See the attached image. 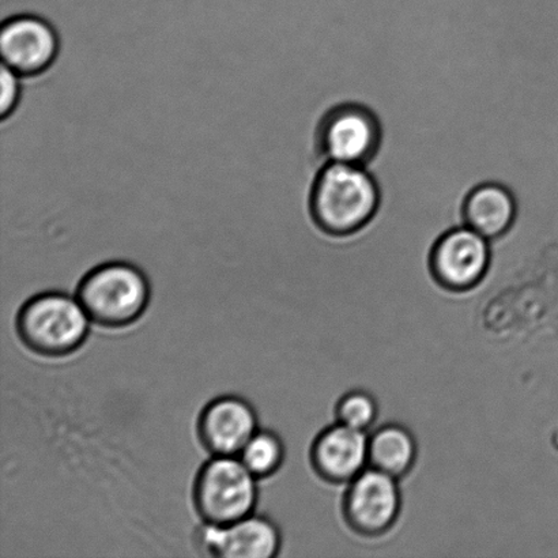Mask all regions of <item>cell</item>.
<instances>
[{
	"label": "cell",
	"instance_id": "cell-12",
	"mask_svg": "<svg viewBox=\"0 0 558 558\" xmlns=\"http://www.w3.org/2000/svg\"><path fill=\"white\" fill-rule=\"evenodd\" d=\"M518 199L510 185L486 182L470 191L463 206L464 226L490 242L506 236L515 226Z\"/></svg>",
	"mask_w": 558,
	"mask_h": 558
},
{
	"label": "cell",
	"instance_id": "cell-10",
	"mask_svg": "<svg viewBox=\"0 0 558 558\" xmlns=\"http://www.w3.org/2000/svg\"><path fill=\"white\" fill-rule=\"evenodd\" d=\"M369 432L337 423L323 429L312 442L311 466L327 484H349L369 468Z\"/></svg>",
	"mask_w": 558,
	"mask_h": 558
},
{
	"label": "cell",
	"instance_id": "cell-9",
	"mask_svg": "<svg viewBox=\"0 0 558 558\" xmlns=\"http://www.w3.org/2000/svg\"><path fill=\"white\" fill-rule=\"evenodd\" d=\"M59 52L57 32L36 15H15L0 29L3 64L21 76H33L51 68Z\"/></svg>",
	"mask_w": 558,
	"mask_h": 558
},
{
	"label": "cell",
	"instance_id": "cell-6",
	"mask_svg": "<svg viewBox=\"0 0 558 558\" xmlns=\"http://www.w3.org/2000/svg\"><path fill=\"white\" fill-rule=\"evenodd\" d=\"M492 243L468 226L448 229L430 248L428 270L432 278L452 293H466L480 287L490 270Z\"/></svg>",
	"mask_w": 558,
	"mask_h": 558
},
{
	"label": "cell",
	"instance_id": "cell-16",
	"mask_svg": "<svg viewBox=\"0 0 558 558\" xmlns=\"http://www.w3.org/2000/svg\"><path fill=\"white\" fill-rule=\"evenodd\" d=\"M15 71L2 65V73H0V86H2V95H0V117L2 119L9 118L19 106L21 97V81Z\"/></svg>",
	"mask_w": 558,
	"mask_h": 558
},
{
	"label": "cell",
	"instance_id": "cell-4",
	"mask_svg": "<svg viewBox=\"0 0 558 558\" xmlns=\"http://www.w3.org/2000/svg\"><path fill=\"white\" fill-rule=\"evenodd\" d=\"M239 457H215L196 475L194 506L204 523L223 526L253 515L258 484Z\"/></svg>",
	"mask_w": 558,
	"mask_h": 558
},
{
	"label": "cell",
	"instance_id": "cell-13",
	"mask_svg": "<svg viewBox=\"0 0 558 558\" xmlns=\"http://www.w3.org/2000/svg\"><path fill=\"white\" fill-rule=\"evenodd\" d=\"M369 468L401 480L412 472L418 446L412 430L401 424H386L369 434Z\"/></svg>",
	"mask_w": 558,
	"mask_h": 558
},
{
	"label": "cell",
	"instance_id": "cell-3",
	"mask_svg": "<svg viewBox=\"0 0 558 558\" xmlns=\"http://www.w3.org/2000/svg\"><path fill=\"white\" fill-rule=\"evenodd\" d=\"M75 298L92 323L104 328L134 325L150 301V284L138 267L109 262L81 279Z\"/></svg>",
	"mask_w": 558,
	"mask_h": 558
},
{
	"label": "cell",
	"instance_id": "cell-11",
	"mask_svg": "<svg viewBox=\"0 0 558 558\" xmlns=\"http://www.w3.org/2000/svg\"><path fill=\"white\" fill-rule=\"evenodd\" d=\"M256 430L253 404L236 396L213 399L198 420L199 440L213 457H239Z\"/></svg>",
	"mask_w": 558,
	"mask_h": 558
},
{
	"label": "cell",
	"instance_id": "cell-15",
	"mask_svg": "<svg viewBox=\"0 0 558 558\" xmlns=\"http://www.w3.org/2000/svg\"><path fill=\"white\" fill-rule=\"evenodd\" d=\"M379 417V403L371 392L352 390L344 392L336 404V421L349 428L368 432Z\"/></svg>",
	"mask_w": 558,
	"mask_h": 558
},
{
	"label": "cell",
	"instance_id": "cell-5",
	"mask_svg": "<svg viewBox=\"0 0 558 558\" xmlns=\"http://www.w3.org/2000/svg\"><path fill=\"white\" fill-rule=\"evenodd\" d=\"M381 133L380 118L374 108L344 101L323 114L317 145L326 162L366 166L379 150Z\"/></svg>",
	"mask_w": 558,
	"mask_h": 558
},
{
	"label": "cell",
	"instance_id": "cell-8",
	"mask_svg": "<svg viewBox=\"0 0 558 558\" xmlns=\"http://www.w3.org/2000/svg\"><path fill=\"white\" fill-rule=\"evenodd\" d=\"M194 539L202 556L217 558H272L282 545L277 524L254 513L223 526L205 523Z\"/></svg>",
	"mask_w": 558,
	"mask_h": 558
},
{
	"label": "cell",
	"instance_id": "cell-2",
	"mask_svg": "<svg viewBox=\"0 0 558 558\" xmlns=\"http://www.w3.org/2000/svg\"><path fill=\"white\" fill-rule=\"evenodd\" d=\"M90 323L78 299L63 292H46L33 295L21 306L15 328L32 353L62 359L85 343Z\"/></svg>",
	"mask_w": 558,
	"mask_h": 558
},
{
	"label": "cell",
	"instance_id": "cell-14",
	"mask_svg": "<svg viewBox=\"0 0 558 558\" xmlns=\"http://www.w3.org/2000/svg\"><path fill=\"white\" fill-rule=\"evenodd\" d=\"M239 459L256 478H269L283 464V441L276 432L258 429L239 453Z\"/></svg>",
	"mask_w": 558,
	"mask_h": 558
},
{
	"label": "cell",
	"instance_id": "cell-7",
	"mask_svg": "<svg viewBox=\"0 0 558 558\" xmlns=\"http://www.w3.org/2000/svg\"><path fill=\"white\" fill-rule=\"evenodd\" d=\"M402 511L399 480L366 468L348 484L342 515L353 533L365 538L381 537L396 526Z\"/></svg>",
	"mask_w": 558,
	"mask_h": 558
},
{
	"label": "cell",
	"instance_id": "cell-17",
	"mask_svg": "<svg viewBox=\"0 0 558 558\" xmlns=\"http://www.w3.org/2000/svg\"><path fill=\"white\" fill-rule=\"evenodd\" d=\"M557 445H558V439H557Z\"/></svg>",
	"mask_w": 558,
	"mask_h": 558
},
{
	"label": "cell",
	"instance_id": "cell-1",
	"mask_svg": "<svg viewBox=\"0 0 558 558\" xmlns=\"http://www.w3.org/2000/svg\"><path fill=\"white\" fill-rule=\"evenodd\" d=\"M381 202L380 184L366 166L326 162L310 190L312 218L323 232L347 236L375 217Z\"/></svg>",
	"mask_w": 558,
	"mask_h": 558
}]
</instances>
